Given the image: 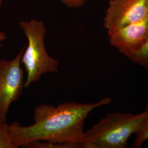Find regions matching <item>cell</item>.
Segmentation results:
<instances>
[{"instance_id": "277c9868", "label": "cell", "mask_w": 148, "mask_h": 148, "mask_svg": "<svg viewBox=\"0 0 148 148\" xmlns=\"http://www.w3.org/2000/svg\"><path fill=\"white\" fill-rule=\"evenodd\" d=\"M26 45L11 60H0V119L7 121L11 105L21 97L24 88L21 59Z\"/></svg>"}, {"instance_id": "3957f363", "label": "cell", "mask_w": 148, "mask_h": 148, "mask_svg": "<svg viewBox=\"0 0 148 148\" xmlns=\"http://www.w3.org/2000/svg\"><path fill=\"white\" fill-rule=\"evenodd\" d=\"M19 25L28 41L21 59L27 72L24 88H27L43 74L58 73L59 63L48 54L45 48L47 29L43 21L32 19L21 21Z\"/></svg>"}, {"instance_id": "9c48e42d", "label": "cell", "mask_w": 148, "mask_h": 148, "mask_svg": "<svg viewBox=\"0 0 148 148\" xmlns=\"http://www.w3.org/2000/svg\"><path fill=\"white\" fill-rule=\"evenodd\" d=\"M0 148H14L8 133V124L0 119Z\"/></svg>"}, {"instance_id": "ba28073f", "label": "cell", "mask_w": 148, "mask_h": 148, "mask_svg": "<svg viewBox=\"0 0 148 148\" xmlns=\"http://www.w3.org/2000/svg\"><path fill=\"white\" fill-rule=\"evenodd\" d=\"M129 59L133 63L148 69V41L141 49Z\"/></svg>"}, {"instance_id": "30bf717a", "label": "cell", "mask_w": 148, "mask_h": 148, "mask_svg": "<svg viewBox=\"0 0 148 148\" xmlns=\"http://www.w3.org/2000/svg\"><path fill=\"white\" fill-rule=\"evenodd\" d=\"M65 5L70 7H79L84 5L87 0H60Z\"/></svg>"}, {"instance_id": "52a82bcc", "label": "cell", "mask_w": 148, "mask_h": 148, "mask_svg": "<svg viewBox=\"0 0 148 148\" xmlns=\"http://www.w3.org/2000/svg\"><path fill=\"white\" fill-rule=\"evenodd\" d=\"M146 110L148 111V104ZM148 139V114L147 117L143 124V126L136 134V138L133 144L132 148H139L141 147L144 143Z\"/></svg>"}, {"instance_id": "6da1fadb", "label": "cell", "mask_w": 148, "mask_h": 148, "mask_svg": "<svg viewBox=\"0 0 148 148\" xmlns=\"http://www.w3.org/2000/svg\"><path fill=\"white\" fill-rule=\"evenodd\" d=\"M111 99L105 97L94 103H63L57 106L42 104L34 112V124L23 126L18 122L8 125L14 148H27L36 141L63 144L67 148H86L84 131L86 118L96 108L106 106Z\"/></svg>"}, {"instance_id": "8fae6325", "label": "cell", "mask_w": 148, "mask_h": 148, "mask_svg": "<svg viewBox=\"0 0 148 148\" xmlns=\"http://www.w3.org/2000/svg\"><path fill=\"white\" fill-rule=\"evenodd\" d=\"M7 39V36L4 32L0 31V49L2 47V42Z\"/></svg>"}, {"instance_id": "8992f818", "label": "cell", "mask_w": 148, "mask_h": 148, "mask_svg": "<svg viewBox=\"0 0 148 148\" xmlns=\"http://www.w3.org/2000/svg\"><path fill=\"white\" fill-rule=\"evenodd\" d=\"M148 16V0H110L103 25L111 30L126 26Z\"/></svg>"}, {"instance_id": "7c38bea8", "label": "cell", "mask_w": 148, "mask_h": 148, "mask_svg": "<svg viewBox=\"0 0 148 148\" xmlns=\"http://www.w3.org/2000/svg\"><path fill=\"white\" fill-rule=\"evenodd\" d=\"M3 1H4V0H0V8H1V5H2V4L3 2Z\"/></svg>"}, {"instance_id": "7a4b0ae2", "label": "cell", "mask_w": 148, "mask_h": 148, "mask_svg": "<svg viewBox=\"0 0 148 148\" xmlns=\"http://www.w3.org/2000/svg\"><path fill=\"white\" fill-rule=\"evenodd\" d=\"M147 110L138 114L109 112L85 132L86 148H126L133 134L143 126Z\"/></svg>"}, {"instance_id": "5b68a950", "label": "cell", "mask_w": 148, "mask_h": 148, "mask_svg": "<svg viewBox=\"0 0 148 148\" xmlns=\"http://www.w3.org/2000/svg\"><path fill=\"white\" fill-rule=\"evenodd\" d=\"M109 41L120 53L131 58L148 41V16L126 26L108 31Z\"/></svg>"}]
</instances>
